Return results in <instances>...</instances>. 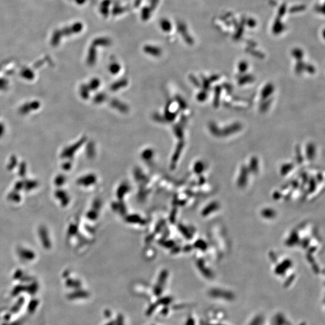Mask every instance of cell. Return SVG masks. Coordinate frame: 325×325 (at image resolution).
I'll use <instances>...</instances> for the list:
<instances>
[{
    "mask_svg": "<svg viewBox=\"0 0 325 325\" xmlns=\"http://www.w3.org/2000/svg\"><path fill=\"white\" fill-rule=\"evenodd\" d=\"M18 257L25 261H32L36 258V254L33 250L26 247H19L17 251Z\"/></svg>",
    "mask_w": 325,
    "mask_h": 325,
    "instance_id": "2",
    "label": "cell"
},
{
    "mask_svg": "<svg viewBox=\"0 0 325 325\" xmlns=\"http://www.w3.org/2000/svg\"><path fill=\"white\" fill-rule=\"evenodd\" d=\"M38 235L41 242H42V246L47 249H50L52 246L51 241L50 240L48 231L45 226H41L39 227L38 230Z\"/></svg>",
    "mask_w": 325,
    "mask_h": 325,
    "instance_id": "1",
    "label": "cell"
},
{
    "mask_svg": "<svg viewBox=\"0 0 325 325\" xmlns=\"http://www.w3.org/2000/svg\"><path fill=\"white\" fill-rule=\"evenodd\" d=\"M54 197L60 202L61 205L66 206L69 202V197L66 192L63 190H57L54 193Z\"/></svg>",
    "mask_w": 325,
    "mask_h": 325,
    "instance_id": "3",
    "label": "cell"
}]
</instances>
